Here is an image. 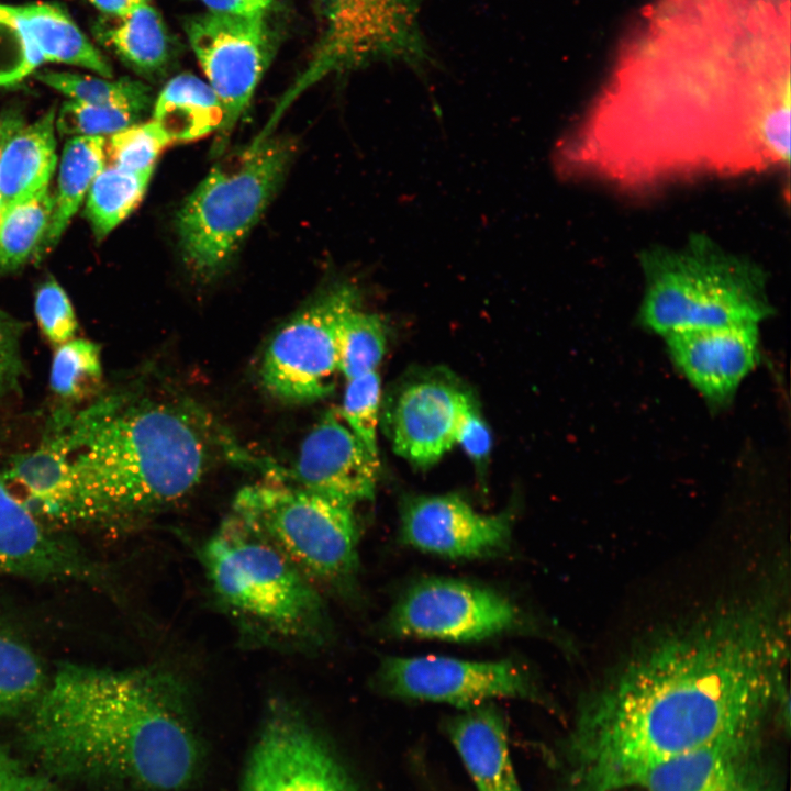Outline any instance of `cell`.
Listing matches in <instances>:
<instances>
[{
	"instance_id": "1",
	"label": "cell",
	"mask_w": 791,
	"mask_h": 791,
	"mask_svg": "<svg viewBox=\"0 0 791 791\" xmlns=\"http://www.w3.org/2000/svg\"><path fill=\"white\" fill-rule=\"evenodd\" d=\"M789 608L781 573L643 637L578 705L568 791L633 789L722 739L789 729Z\"/></svg>"
},
{
	"instance_id": "2",
	"label": "cell",
	"mask_w": 791,
	"mask_h": 791,
	"mask_svg": "<svg viewBox=\"0 0 791 791\" xmlns=\"http://www.w3.org/2000/svg\"><path fill=\"white\" fill-rule=\"evenodd\" d=\"M560 159L570 171L632 189L699 174L788 169V64L623 71L564 143Z\"/></svg>"
},
{
	"instance_id": "3",
	"label": "cell",
	"mask_w": 791,
	"mask_h": 791,
	"mask_svg": "<svg viewBox=\"0 0 791 791\" xmlns=\"http://www.w3.org/2000/svg\"><path fill=\"white\" fill-rule=\"evenodd\" d=\"M180 694L172 676L158 670L65 664L35 702L29 738L59 769L178 789L197 762Z\"/></svg>"
},
{
	"instance_id": "4",
	"label": "cell",
	"mask_w": 791,
	"mask_h": 791,
	"mask_svg": "<svg viewBox=\"0 0 791 791\" xmlns=\"http://www.w3.org/2000/svg\"><path fill=\"white\" fill-rule=\"evenodd\" d=\"M186 402L110 396L49 439L69 457L100 525L123 524L185 499L202 481L215 433Z\"/></svg>"
},
{
	"instance_id": "5",
	"label": "cell",
	"mask_w": 791,
	"mask_h": 791,
	"mask_svg": "<svg viewBox=\"0 0 791 791\" xmlns=\"http://www.w3.org/2000/svg\"><path fill=\"white\" fill-rule=\"evenodd\" d=\"M200 554L213 594L248 635L294 649L325 644L321 589L237 515L220 523Z\"/></svg>"
},
{
	"instance_id": "6",
	"label": "cell",
	"mask_w": 791,
	"mask_h": 791,
	"mask_svg": "<svg viewBox=\"0 0 791 791\" xmlns=\"http://www.w3.org/2000/svg\"><path fill=\"white\" fill-rule=\"evenodd\" d=\"M640 266L638 317L656 334L758 324L772 313L764 270L705 235L679 248L651 247L640 255Z\"/></svg>"
},
{
	"instance_id": "7",
	"label": "cell",
	"mask_w": 791,
	"mask_h": 791,
	"mask_svg": "<svg viewBox=\"0 0 791 791\" xmlns=\"http://www.w3.org/2000/svg\"><path fill=\"white\" fill-rule=\"evenodd\" d=\"M294 151L289 138L261 136L214 166L186 199L177 233L196 277L212 279L227 266L281 183Z\"/></svg>"
},
{
	"instance_id": "8",
	"label": "cell",
	"mask_w": 791,
	"mask_h": 791,
	"mask_svg": "<svg viewBox=\"0 0 791 791\" xmlns=\"http://www.w3.org/2000/svg\"><path fill=\"white\" fill-rule=\"evenodd\" d=\"M232 513L319 588L353 590L359 565L355 505L276 481L241 489Z\"/></svg>"
},
{
	"instance_id": "9",
	"label": "cell",
	"mask_w": 791,
	"mask_h": 791,
	"mask_svg": "<svg viewBox=\"0 0 791 791\" xmlns=\"http://www.w3.org/2000/svg\"><path fill=\"white\" fill-rule=\"evenodd\" d=\"M320 35L283 103L331 74L376 63L422 69L431 62L420 0H319Z\"/></svg>"
},
{
	"instance_id": "10",
	"label": "cell",
	"mask_w": 791,
	"mask_h": 791,
	"mask_svg": "<svg viewBox=\"0 0 791 791\" xmlns=\"http://www.w3.org/2000/svg\"><path fill=\"white\" fill-rule=\"evenodd\" d=\"M357 296L349 285L335 286L275 333L259 370L263 386L271 396L288 403H310L333 392L339 372L337 322Z\"/></svg>"
},
{
	"instance_id": "11",
	"label": "cell",
	"mask_w": 791,
	"mask_h": 791,
	"mask_svg": "<svg viewBox=\"0 0 791 791\" xmlns=\"http://www.w3.org/2000/svg\"><path fill=\"white\" fill-rule=\"evenodd\" d=\"M265 14L208 11L186 20L189 44L224 110L212 147L215 155L225 149L271 59L272 34Z\"/></svg>"
},
{
	"instance_id": "12",
	"label": "cell",
	"mask_w": 791,
	"mask_h": 791,
	"mask_svg": "<svg viewBox=\"0 0 791 791\" xmlns=\"http://www.w3.org/2000/svg\"><path fill=\"white\" fill-rule=\"evenodd\" d=\"M521 610L502 593L468 581L427 578L392 606L386 631L396 637L467 643L525 625Z\"/></svg>"
},
{
	"instance_id": "13",
	"label": "cell",
	"mask_w": 791,
	"mask_h": 791,
	"mask_svg": "<svg viewBox=\"0 0 791 791\" xmlns=\"http://www.w3.org/2000/svg\"><path fill=\"white\" fill-rule=\"evenodd\" d=\"M375 684L393 698L446 703L460 710L495 699L547 703L535 678L512 660L387 657L379 665Z\"/></svg>"
},
{
	"instance_id": "14",
	"label": "cell",
	"mask_w": 791,
	"mask_h": 791,
	"mask_svg": "<svg viewBox=\"0 0 791 791\" xmlns=\"http://www.w3.org/2000/svg\"><path fill=\"white\" fill-rule=\"evenodd\" d=\"M243 791H357L311 727L280 708L264 724L249 758Z\"/></svg>"
},
{
	"instance_id": "15",
	"label": "cell",
	"mask_w": 791,
	"mask_h": 791,
	"mask_svg": "<svg viewBox=\"0 0 791 791\" xmlns=\"http://www.w3.org/2000/svg\"><path fill=\"white\" fill-rule=\"evenodd\" d=\"M510 511L484 514L458 494L414 495L401 508L400 537L421 552L454 559L501 554L510 545Z\"/></svg>"
},
{
	"instance_id": "16",
	"label": "cell",
	"mask_w": 791,
	"mask_h": 791,
	"mask_svg": "<svg viewBox=\"0 0 791 791\" xmlns=\"http://www.w3.org/2000/svg\"><path fill=\"white\" fill-rule=\"evenodd\" d=\"M472 397L444 378H420L401 388L385 424L394 452L417 467L442 458L455 444Z\"/></svg>"
},
{
	"instance_id": "17",
	"label": "cell",
	"mask_w": 791,
	"mask_h": 791,
	"mask_svg": "<svg viewBox=\"0 0 791 791\" xmlns=\"http://www.w3.org/2000/svg\"><path fill=\"white\" fill-rule=\"evenodd\" d=\"M764 734L718 740L645 773L642 791H782Z\"/></svg>"
},
{
	"instance_id": "18",
	"label": "cell",
	"mask_w": 791,
	"mask_h": 791,
	"mask_svg": "<svg viewBox=\"0 0 791 791\" xmlns=\"http://www.w3.org/2000/svg\"><path fill=\"white\" fill-rule=\"evenodd\" d=\"M0 575L91 586L105 580L93 560L56 535L1 480Z\"/></svg>"
},
{
	"instance_id": "19",
	"label": "cell",
	"mask_w": 791,
	"mask_h": 791,
	"mask_svg": "<svg viewBox=\"0 0 791 791\" xmlns=\"http://www.w3.org/2000/svg\"><path fill=\"white\" fill-rule=\"evenodd\" d=\"M379 461L353 434L337 410L310 430L290 472L292 484L352 505L375 497Z\"/></svg>"
},
{
	"instance_id": "20",
	"label": "cell",
	"mask_w": 791,
	"mask_h": 791,
	"mask_svg": "<svg viewBox=\"0 0 791 791\" xmlns=\"http://www.w3.org/2000/svg\"><path fill=\"white\" fill-rule=\"evenodd\" d=\"M679 371L712 405L728 404L758 360V324L689 330L665 336Z\"/></svg>"
},
{
	"instance_id": "21",
	"label": "cell",
	"mask_w": 791,
	"mask_h": 791,
	"mask_svg": "<svg viewBox=\"0 0 791 791\" xmlns=\"http://www.w3.org/2000/svg\"><path fill=\"white\" fill-rule=\"evenodd\" d=\"M0 480L49 527L97 526L68 455L49 441L13 458Z\"/></svg>"
},
{
	"instance_id": "22",
	"label": "cell",
	"mask_w": 791,
	"mask_h": 791,
	"mask_svg": "<svg viewBox=\"0 0 791 791\" xmlns=\"http://www.w3.org/2000/svg\"><path fill=\"white\" fill-rule=\"evenodd\" d=\"M461 711L447 721L446 732L476 791H522L501 711L492 702Z\"/></svg>"
},
{
	"instance_id": "23",
	"label": "cell",
	"mask_w": 791,
	"mask_h": 791,
	"mask_svg": "<svg viewBox=\"0 0 791 791\" xmlns=\"http://www.w3.org/2000/svg\"><path fill=\"white\" fill-rule=\"evenodd\" d=\"M56 109L22 125L8 141L0 160V221L18 204L49 185L55 170Z\"/></svg>"
},
{
	"instance_id": "24",
	"label": "cell",
	"mask_w": 791,
	"mask_h": 791,
	"mask_svg": "<svg viewBox=\"0 0 791 791\" xmlns=\"http://www.w3.org/2000/svg\"><path fill=\"white\" fill-rule=\"evenodd\" d=\"M105 165L104 136H73L65 143L51 220L34 256H43L58 243Z\"/></svg>"
},
{
	"instance_id": "25",
	"label": "cell",
	"mask_w": 791,
	"mask_h": 791,
	"mask_svg": "<svg viewBox=\"0 0 791 791\" xmlns=\"http://www.w3.org/2000/svg\"><path fill=\"white\" fill-rule=\"evenodd\" d=\"M224 110L210 85L192 74L171 78L159 92L154 120L171 143L201 138L220 129Z\"/></svg>"
},
{
	"instance_id": "26",
	"label": "cell",
	"mask_w": 791,
	"mask_h": 791,
	"mask_svg": "<svg viewBox=\"0 0 791 791\" xmlns=\"http://www.w3.org/2000/svg\"><path fill=\"white\" fill-rule=\"evenodd\" d=\"M43 62L82 67L112 78V67L62 7L31 3L15 7Z\"/></svg>"
},
{
	"instance_id": "27",
	"label": "cell",
	"mask_w": 791,
	"mask_h": 791,
	"mask_svg": "<svg viewBox=\"0 0 791 791\" xmlns=\"http://www.w3.org/2000/svg\"><path fill=\"white\" fill-rule=\"evenodd\" d=\"M94 34L101 44L141 73L157 74L169 60V36L151 3L125 15H104L96 23Z\"/></svg>"
},
{
	"instance_id": "28",
	"label": "cell",
	"mask_w": 791,
	"mask_h": 791,
	"mask_svg": "<svg viewBox=\"0 0 791 791\" xmlns=\"http://www.w3.org/2000/svg\"><path fill=\"white\" fill-rule=\"evenodd\" d=\"M153 169L127 171L105 165L87 193L85 213L97 239L104 238L141 203Z\"/></svg>"
},
{
	"instance_id": "29",
	"label": "cell",
	"mask_w": 791,
	"mask_h": 791,
	"mask_svg": "<svg viewBox=\"0 0 791 791\" xmlns=\"http://www.w3.org/2000/svg\"><path fill=\"white\" fill-rule=\"evenodd\" d=\"M338 371L346 380L374 371L386 353L381 319L358 307V296L342 311L336 328Z\"/></svg>"
},
{
	"instance_id": "30",
	"label": "cell",
	"mask_w": 791,
	"mask_h": 791,
	"mask_svg": "<svg viewBox=\"0 0 791 791\" xmlns=\"http://www.w3.org/2000/svg\"><path fill=\"white\" fill-rule=\"evenodd\" d=\"M53 210L49 185L7 212L0 221V271L19 268L38 247Z\"/></svg>"
},
{
	"instance_id": "31",
	"label": "cell",
	"mask_w": 791,
	"mask_h": 791,
	"mask_svg": "<svg viewBox=\"0 0 791 791\" xmlns=\"http://www.w3.org/2000/svg\"><path fill=\"white\" fill-rule=\"evenodd\" d=\"M47 682L36 654L0 627V717L35 703Z\"/></svg>"
},
{
	"instance_id": "32",
	"label": "cell",
	"mask_w": 791,
	"mask_h": 791,
	"mask_svg": "<svg viewBox=\"0 0 791 791\" xmlns=\"http://www.w3.org/2000/svg\"><path fill=\"white\" fill-rule=\"evenodd\" d=\"M37 79L70 100L89 104H136L147 108L151 88L140 80L97 77L68 71L46 70Z\"/></svg>"
},
{
	"instance_id": "33",
	"label": "cell",
	"mask_w": 791,
	"mask_h": 791,
	"mask_svg": "<svg viewBox=\"0 0 791 791\" xmlns=\"http://www.w3.org/2000/svg\"><path fill=\"white\" fill-rule=\"evenodd\" d=\"M146 109L136 104H89L69 99L56 113L55 126L63 135H111L134 124Z\"/></svg>"
},
{
	"instance_id": "34",
	"label": "cell",
	"mask_w": 791,
	"mask_h": 791,
	"mask_svg": "<svg viewBox=\"0 0 791 791\" xmlns=\"http://www.w3.org/2000/svg\"><path fill=\"white\" fill-rule=\"evenodd\" d=\"M169 144L168 136L154 120L134 123L105 141L107 165L127 171L154 170L157 158Z\"/></svg>"
},
{
	"instance_id": "35",
	"label": "cell",
	"mask_w": 791,
	"mask_h": 791,
	"mask_svg": "<svg viewBox=\"0 0 791 791\" xmlns=\"http://www.w3.org/2000/svg\"><path fill=\"white\" fill-rule=\"evenodd\" d=\"M102 374L98 344L86 338H71L59 345L51 369L52 389L63 397H75L97 383Z\"/></svg>"
},
{
	"instance_id": "36",
	"label": "cell",
	"mask_w": 791,
	"mask_h": 791,
	"mask_svg": "<svg viewBox=\"0 0 791 791\" xmlns=\"http://www.w3.org/2000/svg\"><path fill=\"white\" fill-rule=\"evenodd\" d=\"M381 381L376 370L347 380L339 415L370 454L378 457Z\"/></svg>"
},
{
	"instance_id": "37",
	"label": "cell",
	"mask_w": 791,
	"mask_h": 791,
	"mask_svg": "<svg viewBox=\"0 0 791 791\" xmlns=\"http://www.w3.org/2000/svg\"><path fill=\"white\" fill-rule=\"evenodd\" d=\"M43 59L15 7L0 4V86L12 85Z\"/></svg>"
},
{
	"instance_id": "38",
	"label": "cell",
	"mask_w": 791,
	"mask_h": 791,
	"mask_svg": "<svg viewBox=\"0 0 791 791\" xmlns=\"http://www.w3.org/2000/svg\"><path fill=\"white\" fill-rule=\"evenodd\" d=\"M34 308L38 324L51 342L60 345L74 338L78 325L76 314L67 293L54 278L38 288Z\"/></svg>"
},
{
	"instance_id": "39",
	"label": "cell",
	"mask_w": 791,
	"mask_h": 791,
	"mask_svg": "<svg viewBox=\"0 0 791 791\" xmlns=\"http://www.w3.org/2000/svg\"><path fill=\"white\" fill-rule=\"evenodd\" d=\"M22 324L0 310V394L18 391L24 375L21 356Z\"/></svg>"
},
{
	"instance_id": "40",
	"label": "cell",
	"mask_w": 791,
	"mask_h": 791,
	"mask_svg": "<svg viewBox=\"0 0 791 791\" xmlns=\"http://www.w3.org/2000/svg\"><path fill=\"white\" fill-rule=\"evenodd\" d=\"M456 444L460 445L477 469L483 472L490 456L492 437L476 403L461 422Z\"/></svg>"
},
{
	"instance_id": "41",
	"label": "cell",
	"mask_w": 791,
	"mask_h": 791,
	"mask_svg": "<svg viewBox=\"0 0 791 791\" xmlns=\"http://www.w3.org/2000/svg\"><path fill=\"white\" fill-rule=\"evenodd\" d=\"M0 791H56L42 776L34 773L0 747Z\"/></svg>"
},
{
	"instance_id": "42",
	"label": "cell",
	"mask_w": 791,
	"mask_h": 791,
	"mask_svg": "<svg viewBox=\"0 0 791 791\" xmlns=\"http://www.w3.org/2000/svg\"><path fill=\"white\" fill-rule=\"evenodd\" d=\"M210 11L234 14L257 15L266 13L275 0H199Z\"/></svg>"
},
{
	"instance_id": "43",
	"label": "cell",
	"mask_w": 791,
	"mask_h": 791,
	"mask_svg": "<svg viewBox=\"0 0 791 791\" xmlns=\"http://www.w3.org/2000/svg\"><path fill=\"white\" fill-rule=\"evenodd\" d=\"M103 15H125L142 5L149 4L151 0H89Z\"/></svg>"
},
{
	"instance_id": "44",
	"label": "cell",
	"mask_w": 791,
	"mask_h": 791,
	"mask_svg": "<svg viewBox=\"0 0 791 791\" xmlns=\"http://www.w3.org/2000/svg\"><path fill=\"white\" fill-rule=\"evenodd\" d=\"M22 116L15 112H8L0 116V160L9 138L23 125Z\"/></svg>"
},
{
	"instance_id": "45",
	"label": "cell",
	"mask_w": 791,
	"mask_h": 791,
	"mask_svg": "<svg viewBox=\"0 0 791 791\" xmlns=\"http://www.w3.org/2000/svg\"><path fill=\"white\" fill-rule=\"evenodd\" d=\"M638 790V789H637ZM642 791V790H640Z\"/></svg>"
}]
</instances>
